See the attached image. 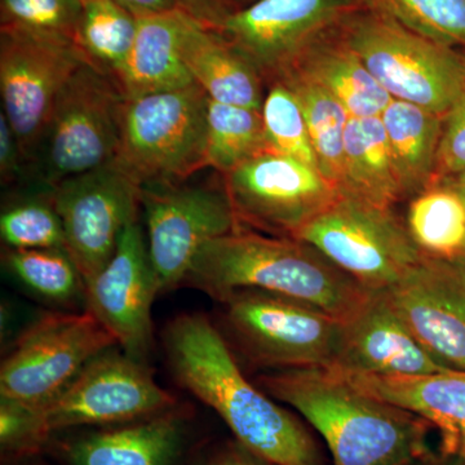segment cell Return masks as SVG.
<instances>
[{
    "mask_svg": "<svg viewBox=\"0 0 465 465\" xmlns=\"http://www.w3.org/2000/svg\"><path fill=\"white\" fill-rule=\"evenodd\" d=\"M365 8L362 0H253L217 33L258 67L264 81L274 82L314 43Z\"/></svg>",
    "mask_w": 465,
    "mask_h": 465,
    "instance_id": "obj_15",
    "label": "cell"
},
{
    "mask_svg": "<svg viewBox=\"0 0 465 465\" xmlns=\"http://www.w3.org/2000/svg\"><path fill=\"white\" fill-rule=\"evenodd\" d=\"M333 369L382 376L430 375L451 370L416 341L385 291H369L356 312L342 321L341 354Z\"/></svg>",
    "mask_w": 465,
    "mask_h": 465,
    "instance_id": "obj_18",
    "label": "cell"
},
{
    "mask_svg": "<svg viewBox=\"0 0 465 465\" xmlns=\"http://www.w3.org/2000/svg\"><path fill=\"white\" fill-rule=\"evenodd\" d=\"M122 7L127 9L134 17L148 15L163 14L176 9L173 0H116Z\"/></svg>",
    "mask_w": 465,
    "mask_h": 465,
    "instance_id": "obj_40",
    "label": "cell"
},
{
    "mask_svg": "<svg viewBox=\"0 0 465 465\" xmlns=\"http://www.w3.org/2000/svg\"><path fill=\"white\" fill-rule=\"evenodd\" d=\"M185 433V415L174 406L79 437L66 446V457L72 465H173Z\"/></svg>",
    "mask_w": 465,
    "mask_h": 465,
    "instance_id": "obj_20",
    "label": "cell"
},
{
    "mask_svg": "<svg viewBox=\"0 0 465 465\" xmlns=\"http://www.w3.org/2000/svg\"><path fill=\"white\" fill-rule=\"evenodd\" d=\"M0 234L7 249L65 250L63 223L52 203L50 191L45 197L15 202L0 216Z\"/></svg>",
    "mask_w": 465,
    "mask_h": 465,
    "instance_id": "obj_34",
    "label": "cell"
},
{
    "mask_svg": "<svg viewBox=\"0 0 465 465\" xmlns=\"http://www.w3.org/2000/svg\"><path fill=\"white\" fill-rule=\"evenodd\" d=\"M414 465H465L464 459L449 457V455H430V457L418 461Z\"/></svg>",
    "mask_w": 465,
    "mask_h": 465,
    "instance_id": "obj_41",
    "label": "cell"
},
{
    "mask_svg": "<svg viewBox=\"0 0 465 465\" xmlns=\"http://www.w3.org/2000/svg\"><path fill=\"white\" fill-rule=\"evenodd\" d=\"M207 108L195 84L125 99L114 163L142 188L185 183L207 167Z\"/></svg>",
    "mask_w": 465,
    "mask_h": 465,
    "instance_id": "obj_5",
    "label": "cell"
},
{
    "mask_svg": "<svg viewBox=\"0 0 465 465\" xmlns=\"http://www.w3.org/2000/svg\"><path fill=\"white\" fill-rule=\"evenodd\" d=\"M220 302L229 331L255 365L278 371L338 363L342 322L331 314L259 290L234 291Z\"/></svg>",
    "mask_w": 465,
    "mask_h": 465,
    "instance_id": "obj_7",
    "label": "cell"
},
{
    "mask_svg": "<svg viewBox=\"0 0 465 465\" xmlns=\"http://www.w3.org/2000/svg\"><path fill=\"white\" fill-rule=\"evenodd\" d=\"M183 284L217 302L238 290L265 291L305 302L341 322L369 293L311 244L243 228L204 243Z\"/></svg>",
    "mask_w": 465,
    "mask_h": 465,
    "instance_id": "obj_3",
    "label": "cell"
},
{
    "mask_svg": "<svg viewBox=\"0 0 465 465\" xmlns=\"http://www.w3.org/2000/svg\"><path fill=\"white\" fill-rule=\"evenodd\" d=\"M274 82L286 85L298 100L316 153L318 171L341 194L344 183L345 130L351 118L348 110L329 91L299 73H284Z\"/></svg>",
    "mask_w": 465,
    "mask_h": 465,
    "instance_id": "obj_26",
    "label": "cell"
},
{
    "mask_svg": "<svg viewBox=\"0 0 465 465\" xmlns=\"http://www.w3.org/2000/svg\"><path fill=\"white\" fill-rule=\"evenodd\" d=\"M367 9L393 18L425 38L465 48V0H362Z\"/></svg>",
    "mask_w": 465,
    "mask_h": 465,
    "instance_id": "obj_31",
    "label": "cell"
},
{
    "mask_svg": "<svg viewBox=\"0 0 465 465\" xmlns=\"http://www.w3.org/2000/svg\"><path fill=\"white\" fill-rule=\"evenodd\" d=\"M143 188L116 166L76 174L50 189L64 235L65 251L85 284L114 255L122 232L139 219Z\"/></svg>",
    "mask_w": 465,
    "mask_h": 465,
    "instance_id": "obj_12",
    "label": "cell"
},
{
    "mask_svg": "<svg viewBox=\"0 0 465 465\" xmlns=\"http://www.w3.org/2000/svg\"><path fill=\"white\" fill-rule=\"evenodd\" d=\"M158 293L145 232L136 219L122 232L108 264L85 284L87 311L125 353L142 361L152 347V305Z\"/></svg>",
    "mask_w": 465,
    "mask_h": 465,
    "instance_id": "obj_16",
    "label": "cell"
},
{
    "mask_svg": "<svg viewBox=\"0 0 465 465\" xmlns=\"http://www.w3.org/2000/svg\"><path fill=\"white\" fill-rule=\"evenodd\" d=\"M384 291L421 347L465 371V271L457 260L425 255Z\"/></svg>",
    "mask_w": 465,
    "mask_h": 465,
    "instance_id": "obj_17",
    "label": "cell"
},
{
    "mask_svg": "<svg viewBox=\"0 0 465 465\" xmlns=\"http://www.w3.org/2000/svg\"><path fill=\"white\" fill-rule=\"evenodd\" d=\"M180 9L136 17V35L116 82L125 99L194 84L180 51Z\"/></svg>",
    "mask_w": 465,
    "mask_h": 465,
    "instance_id": "obj_22",
    "label": "cell"
},
{
    "mask_svg": "<svg viewBox=\"0 0 465 465\" xmlns=\"http://www.w3.org/2000/svg\"><path fill=\"white\" fill-rule=\"evenodd\" d=\"M258 387L321 434L333 465H414L432 455L430 425L351 384L332 367L278 370Z\"/></svg>",
    "mask_w": 465,
    "mask_h": 465,
    "instance_id": "obj_2",
    "label": "cell"
},
{
    "mask_svg": "<svg viewBox=\"0 0 465 465\" xmlns=\"http://www.w3.org/2000/svg\"><path fill=\"white\" fill-rule=\"evenodd\" d=\"M85 63L90 61L75 45L0 30L2 112L34 173L54 101Z\"/></svg>",
    "mask_w": 465,
    "mask_h": 465,
    "instance_id": "obj_14",
    "label": "cell"
},
{
    "mask_svg": "<svg viewBox=\"0 0 465 465\" xmlns=\"http://www.w3.org/2000/svg\"><path fill=\"white\" fill-rule=\"evenodd\" d=\"M266 152L262 110L208 97L206 166L225 174Z\"/></svg>",
    "mask_w": 465,
    "mask_h": 465,
    "instance_id": "obj_27",
    "label": "cell"
},
{
    "mask_svg": "<svg viewBox=\"0 0 465 465\" xmlns=\"http://www.w3.org/2000/svg\"><path fill=\"white\" fill-rule=\"evenodd\" d=\"M341 41L393 99L446 116L465 88V57L371 9L339 27Z\"/></svg>",
    "mask_w": 465,
    "mask_h": 465,
    "instance_id": "obj_4",
    "label": "cell"
},
{
    "mask_svg": "<svg viewBox=\"0 0 465 465\" xmlns=\"http://www.w3.org/2000/svg\"><path fill=\"white\" fill-rule=\"evenodd\" d=\"M224 191L241 228L291 237L338 200L316 168L265 152L223 174Z\"/></svg>",
    "mask_w": 465,
    "mask_h": 465,
    "instance_id": "obj_13",
    "label": "cell"
},
{
    "mask_svg": "<svg viewBox=\"0 0 465 465\" xmlns=\"http://www.w3.org/2000/svg\"><path fill=\"white\" fill-rule=\"evenodd\" d=\"M30 170L14 128L9 124L5 113H0V177L3 186L16 183L26 177Z\"/></svg>",
    "mask_w": 465,
    "mask_h": 465,
    "instance_id": "obj_37",
    "label": "cell"
},
{
    "mask_svg": "<svg viewBox=\"0 0 465 465\" xmlns=\"http://www.w3.org/2000/svg\"><path fill=\"white\" fill-rule=\"evenodd\" d=\"M201 465H271L234 440L217 449Z\"/></svg>",
    "mask_w": 465,
    "mask_h": 465,
    "instance_id": "obj_39",
    "label": "cell"
},
{
    "mask_svg": "<svg viewBox=\"0 0 465 465\" xmlns=\"http://www.w3.org/2000/svg\"><path fill=\"white\" fill-rule=\"evenodd\" d=\"M125 96L114 76L85 63L58 94L38 154L36 177L56 183L114 162Z\"/></svg>",
    "mask_w": 465,
    "mask_h": 465,
    "instance_id": "obj_6",
    "label": "cell"
},
{
    "mask_svg": "<svg viewBox=\"0 0 465 465\" xmlns=\"http://www.w3.org/2000/svg\"><path fill=\"white\" fill-rule=\"evenodd\" d=\"M90 311L43 313L21 332L0 367V399L42 407L56 399L94 358L116 347Z\"/></svg>",
    "mask_w": 465,
    "mask_h": 465,
    "instance_id": "obj_9",
    "label": "cell"
},
{
    "mask_svg": "<svg viewBox=\"0 0 465 465\" xmlns=\"http://www.w3.org/2000/svg\"><path fill=\"white\" fill-rule=\"evenodd\" d=\"M142 207L159 293L183 284L204 243L241 229L224 188L183 183L143 186Z\"/></svg>",
    "mask_w": 465,
    "mask_h": 465,
    "instance_id": "obj_10",
    "label": "cell"
},
{
    "mask_svg": "<svg viewBox=\"0 0 465 465\" xmlns=\"http://www.w3.org/2000/svg\"><path fill=\"white\" fill-rule=\"evenodd\" d=\"M338 371L366 393L424 419L439 430L440 454L465 460V371L412 376Z\"/></svg>",
    "mask_w": 465,
    "mask_h": 465,
    "instance_id": "obj_19",
    "label": "cell"
},
{
    "mask_svg": "<svg viewBox=\"0 0 465 465\" xmlns=\"http://www.w3.org/2000/svg\"><path fill=\"white\" fill-rule=\"evenodd\" d=\"M287 72L320 84L341 101L351 116H381L393 100L341 36L327 35L314 43Z\"/></svg>",
    "mask_w": 465,
    "mask_h": 465,
    "instance_id": "obj_23",
    "label": "cell"
},
{
    "mask_svg": "<svg viewBox=\"0 0 465 465\" xmlns=\"http://www.w3.org/2000/svg\"><path fill=\"white\" fill-rule=\"evenodd\" d=\"M266 152L286 155L316 168L317 159L298 100L281 82H273L262 108Z\"/></svg>",
    "mask_w": 465,
    "mask_h": 465,
    "instance_id": "obj_33",
    "label": "cell"
},
{
    "mask_svg": "<svg viewBox=\"0 0 465 465\" xmlns=\"http://www.w3.org/2000/svg\"><path fill=\"white\" fill-rule=\"evenodd\" d=\"M50 436L43 428L38 409L0 399V446L3 454H36Z\"/></svg>",
    "mask_w": 465,
    "mask_h": 465,
    "instance_id": "obj_35",
    "label": "cell"
},
{
    "mask_svg": "<svg viewBox=\"0 0 465 465\" xmlns=\"http://www.w3.org/2000/svg\"><path fill=\"white\" fill-rule=\"evenodd\" d=\"M292 238L305 242L369 291L399 282L425 253L391 207L339 195Z\"/></svg>",
    "mask_w": 465,
    "mask_h": 465,
    "instance_id": "obj_8",
    "label": "cell"
},
{
    "mask_svg": "<svg viewBox=\"0 0 465 465\" xmlns=\"http://www.w3.org/2000/svg\"><path fill=\"white\" fill-rule=\"evenodd\" d=\"M3 262L21 283L45 300L67 304L84 295V278L65 250L7 249Z\"/></svg>",
    "mask_w": 465,
    "mask_h": 465,
    "instance_id": "obj_30",
    "label": "cell"
},
{
    "mask_svg": "<svg viewBox=\"0 0 465 465\" xmlns=\"http://www.w3.org/2000/svg\"><path fill=\"white\" fill-rule=\"evenodd\" d=\"M454 260H457L458 264L461 266V268L465 271V247L463 251H461L460 255H458L457 258H454Z\"/></svg>",
    "mask_w": 465,
    "mask_h": 465,
    "instance_id": "obj_43",
    "label": "cell"
},
{
    "mask_svg": "<svg viewBox=\"0 0 465 465\" xmlns=\"http://www.w3.org/2000/svg\"><path fill=\"white\" fill-rule=\"evenodd\" d=\"M234 2L237 3L238 8H242L244 7V5H250L253 0H234Z\"/></svg>",
    "mask_w": 465,
    "mask_h": 465,
    "instance_id": "obj_44",
    "label": "cell"
},
{
    "mask_svg": "<svg viewBox=\"0 0 465 465\" xmlns=\"http://www.w3.org/2000/svg\"><path fill=\"white\" fill-rule=\"evenodd\" d=\"M407 229L421 252L454 259L465 247V204L451 186L430 188L409 208Z\"/></svg>",
    "mask_w": 465,
    "mask_h": 465,
    "instance_id": "obj_28",
    "label": "cell"
},
{
    "mask_svg": "<svg viewBox=\"0 0 465 465\" xmlns=\"http://www.w3.org/2000/svg\"><path fill=\"white\" fill-rule=\"evenodd\" d=\"M465 171V88L445 116L437 173L455 176Z\"/></svg>",
    "mask_w": 465,
    "mask_h": 465,
    "instance_id": "obj_36",
    "label": "cell"
},
{
    "mask_svg": "<svg viewBox=\"0 0 465 465\" xmlns=\"http://www.w3.org/2000/svg\"><path fill=\"white\" fill-rule=\"evenodd\" d=\"M136 35V17L116 0H81L78 47L92 65L121 75Z\"/></svg>",
    "mask_w": 465,
    "mask_h": 465,
    "instance_id": "obj_29",
    "label": "cell"
},
{
    "mask_svg": "<svg viewBox=\"0 0 465 465\" xmlns=\"http://www.w3.org/2000/svg\"><path fill=\"white\" fill-rule=\"evenodd\" d=\"M176 406L143 361L114 348L94 358L74 381L36 407L45 433L76 427H112L148 418Z\"/></svg>",
    "mask_w": 465,
    "mask_h": 465,
    "instance_id": "obj_11",
    "label": "cell"
},
{
    "mask_svg": "<svg viewBox=\"0 0 465 465\" xmlns=\"http://www.w3.org/2000/svg\"><path fill=\"white\" fill-rule=\"evenodd\" d=\"M163 341L174 379L211 407L243 448L271 465H322L307 428L247 381L222 333L204 314L174 318Z\"/></svg>",
    "mask_w": 465,
    "mask_h": 465,
    "instance_id": "obj_1",
    "label": "cell"
},
{
    "mask_svg": "<svg viewBox=\"0 0 465 465\" xmlns=\"http://www.w3.org/2000/svg\"><path fill=\"white\" fill-rule=\"evenodd\" d=\"M341 195L382 207H391L405 197L381 116L349 118Z\"/></svg>",
    "mask_w": 465,
    "mask_h": 465,
    "instance_id": "obj_25",
    "label": "cell"
},
{
    "mask_svg": "<svg viewBox=\"0 0 465 465\" xmlns=\"http://www.w3.org/2000/svg\"><path fill=\"white\" fill-rule=\"evenodd\" d=\"M451 188L460 195L465 204V171L464 173L455 174Z\"/></svg>",
    "mask_w": 465,
    "mask_h": 465,
    "instance_id": "obj_42",
    "label": "cell"
},
{
    "mask_svg": "<svg viewBox=\"0 0 465 465\" xmlns=\"http://www.w3.org/2000/svg\"><path fill=\"white\" fill-rule=\"evenodd\" d=\"M177 9L206 29L219 32L238 9L234 0H173Z\"/></svg>",
    "mask_w": 465,
    "mask_h": 465,
    "instance_id": "obj_38",
    "label": "cell"
},
{
    "mask_svg": "<svg viewBox=\"0 0 465 465\" xmlns=\"http://www.w3.org/2000/svg\"><path fill=\"white\" fill-rule=\"evenodd\" d=\"M180 51L193 82L211 100L262 110L264 78L222 34L206 29L183 14Z\"/></svg>",
    "mask_w": 465,
    "mask_h": 465,
    "instance_id": "obj_21",
    "label": "cell"
},
{
    "mask_svg": "<svg viewBox=\"0 0 465 465\" xmlns=\"http://www.w3.org/2000/svg\"><path fill=\"white\" fill-rule=\"evenodd\" d=\"M79 25L81 0H0V30L78 47Z\"/></svg>",
    "mask_w": 465,
    "mask_h": 465,
    "instance_id": "obj_32",
    "label": "cell"
},
{
    "mask_svg": "<svg viewBox=\"0 0 465 465\" xmlns=\"http://www.w3.org/2000/svg\"><path fill=\"white\" fill-rule=\"evenodd\" d=\"M381 116L403 195H419L436 177L445 116L397 99Z\"/></svg>",
    "mask_w": 465,
    "mask_h": 465,
    "instance_id": "obj_24",
    "label": "cell"
}]
</instances>
